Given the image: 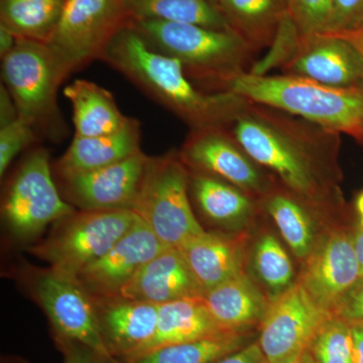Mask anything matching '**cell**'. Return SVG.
Listing matches in <instances>:
<instances>
[{
    "mask_svg": "<svg viewBox=\"0 0 363 363\" xmlns=\"http://www.w3.org/2000/svg\"><path fill=\"white\" fill-rule=\"evenodd\" d=\"M224 128L296 194L322 199L335 180L339 133L248 99Z\"/></svg>",
    "mask_w": 363,
    "mask_h": 363,
    "instance_id": "6da1fadb",
    "label": "cell"
},
{
    "mask_svg": "<svg viewBox=\"0 0 363 363\" xmlns=\"http://www.w3.org/2000/svg\"><path fill=\"white\" fill-rule=\"evenodd\" d=\"M99 60L173 112L191 130L224 128L247 100L233 92L200 90L179 60L152 49L130 23L112 38Z\"/></svg>",
    "mask_w": 363,
    "mask_h": 363,
    "instance_id": "7a4b0ae2",
    "label": "cell"
},
{
    "mask_svg": "<svg viewBox=\"0 0 363 363\" xmlns=\"http://www.w3.org/2000/svg\"><path fill=\"white\" fill-rule=\"evenodd\" d=\"M221 92H233L363 142V87L344 89L298 76L247 72L227 82Z\"/></svg>",
    "mask_w": 363,
    "mask_h": 363,
    "instance_id": "3957f363",
    "label": "cell"
},
{
    "mask_svg": "<svg viewBox=\"0 0 363 363\" xmlns=\"http://www.w3.org/2000/svg\"><path fill=\"white\" fill-rule=\"evenodd\" d=\"M130 25L152 49L179 60L188 77L208 92H221L227 82L252 69L255 52L233 30L156 20Z\"/></svg>",
    "mask_w": 363,
    "mask_h": 363,
    "instance_id": "277c9868",
    "label": "cell"
},
{
    "mask_svg": "<svg viewBox=\"0 0 363 363\" xmlns=\"http://www.w3.org/2000/svg\"><path fill=\"white\" fill-rule=\"evenodd\" d=\"M138 220L130 209L75 210L52 224L49 235L30 252L52 271L75 279L105 255Z\"/></svg>",
    "mask_w": 363,
    "mask_h": 363,
    "instance_id": "5b68a950",
    "label": "cell"
},
{
    "mask_svg": "<svg viewBox=\"0 0 363 363\" xmlns=\"http://www.w3.org/2000/svg\"><path fill=\"white\" fill-rule=\"evenodd\" d=\"M188 167L179 152L150 157L133 211L168 247L205 233L191 206Z\"/></svg>",
    "mask_w": 363,
    "mask_h": 363,
    "instance_id": "8992f818",
    "label": "cell"
},
{
    "mask_svg": "<svg viewBox=\"0 0 363 363\" xmlns=\"http://www.w3.org/2000/svg\"><path fill=\"white\" fill-rule=\"evenodd\" d=\"M68 76L45 43L20 39L13 51L1 59L2 84L13 98L18 117L35 130H45L58 121L57 94Z\"/></svg>",
    "mask_w": 363,
    "mask_h": 363,
    "instance_id": "52a82bcc",
    "label": "cell"
},
{
    "mask_svg": "<svg viewBox=\"0 0 363 363\" xmlns=\"http://www.w3.org/2000/svg\"><path fill=\"white\" fill-rule=\"evenodd\" d=\"M52 180L49 154L33 150L21 162L2 200V218L18 240H32L75 211Z\"/></svg>",
    "mask_w": 363,
    "mask_h": 363,
    "instance_id": "ba28073f",
    "label": "cell"
},
{
    "mask_svg": "<svg viewBox=\"0 0 363 363\" xmlns=\"http://www.w3.org/2000/svg\"><path fill=\"white\" fill-rule=\"evenodd\" d=\"M128 23L123 0H66L48 45L70 75L100 59L112 38Z\"/></svg>",
    "mask_w": 363,
    "mask_h": 363,
    "instance_id": "9c48e42d",
    "label": "cell"
},
{
    "mask_svg": "<svg viewBox=\"0 0 363 363\" xmlns=\"http://www.w3.org/2000/svg\"><path fill=\"white\" fill-rule=\"evenodd\" d=\"M30 290L49 318L54 336L82 344L121 363L112 357L102 337L94 301L75 279L49 267L33 274Z\"/></svg>",
    "mask_w": 363,
    "mask_h": 363,
    "instance_id": "30bf717a",
    "label": "cell"
},
{
    "mask_svg": "<svg viewBox=\"0 0 363 363\" xmlns=\"http://www.w3.org/2000/svg\"><path fill=\"white\" fill-rule=\"evenodd\" d=\"M179 154L189 169L223 179L252 197L274 187L264 168L223 126L191 130Z\"/></svg>",
    "mask_w": 363,
    "mask_h": 363,
    "instance_id": "8fae6325",
    "label": "cell"
},
{
    "mask_svg": "<svg viewBox=\"0 0 363 363\" xmlns=\"http://www.w3.org/2000/svg\"><path fill=\"white\" fill-rule=\"evenodd\" d=\"M333 317L313 300L298 279L272 301L259 325V342L269 363L308 350L322 326Z\"/></svg>",
    "mask_w": 363,
    "mask_h": 363,
    "instance_id": "7c38bea8",
    "label": "cell"
},
{
    "mask_svg": "<svg viewBox=\"0 0 363 363\" xmlns=\"http://www.w3.org/2000/svg\"><path fill=\"white\" fill-rule=\"evenodd\" d=\"M166 247L138 216L130 230L75 279L93 300L118 297L138 271Z\"/></svg>",
    "mask_w": 363,
    "mask_h": 363,
    "instance_id": "4fadbf2b",
    "label": "cell"
},
{
    "mask_svg": "<svg viewBox=\"0 0 363 363\" xmlns=\"http://www.w3.org/2000/svg\"><path fill=\"white\" fill-rule=\"evenodd\" d=\"M281 67L286 75L330 87H363V56L350 40L339 35L317 33L298 40Z\"/></svg>",
    "mask_w": 363,
    "mask_h": 363,
    "instance_id": "5bb4252c",
    "label": "cell"
},
{
    "mask_svg": "<svg viewBox=\"0 0 363 363\" xmlns=\"http://www.w3.org/2000/svg\"><path fill=\"white\" fill-rule=\"evenodd\" d=\"M150 159L140 152L111 166L62 179L67 198L80 210H133Z\"/></svg>",
    "mask_w": 363,
    "mask_h": 363,
    "instance_id": "9a60e30c",
    "label": "cell"
},
{
    "mask_svg": "<svg viewBox=\"0 0 363 363\" xmlns=\"http://www.w3.org/2000/svg\"><path fill=\"white\" fill-rule=\"evenodd\" d=\"M93 301L112 357L121 363L135 359L154 337L160 305L121 297Z\"/></svg>",
    "mask_w": 363,
    "mask_h": 363,
    "instance_id": "2e32d148",
    "label": "cell"
},
{
    "mask_svg": "<svg viewBox=\"0 0 363 363\" xmlns=\"http://www.w3.org/2000/svg\"><path fill=\"white\" fill-rule=\"evenodd\" d=\"M360 277L352 240L345 233H333L312 253L300 281L313 300L332 314L339 298Z\"/></svg>",
    "mask_w": 363,
    "mask_h": 363,
    "instance_id": "e0dca14e",
    "label": "cell"
},
{
    "mask_svg": "<svg viewBox=\"0 0 363 363\" xmlns=\"http://www.w3.org/2000/svg\"><path fill=\"white\" fill-rule=\"evenodd\" d=\"M203 295L180 250L166 247L138 271L118 297L162 305Z\"/></svg>",
    "mask_w": 363,
    "mask_h": 363,
    "instance_id": "ac0fdd59",
    "label": "cell"
},
{
    "mask_svg": "<svg viewBox=\"0 0 363 363\" xmlns=\"http://www.w3.org/2000/svg\"><path fill=\"white\" fill-rule=\"evenodd\" d=\"M142 126L130 118L121 130L108 135L81 138L74 136L70 147L57 162V173L66 179L78 174L104 168L143 152Z\"/></svg>",
    "mask_w": 363,
    "mask_h": 363,
    "instance_id": "d6986e66",
    "label": "cell"
},
{
    "mask_svg": "<svg viewBox=\"0 0 363 363\" xmlns=\"http://www.w3.org/2000/svg\"><path fill=\"white\" fill-rule=\"evenodd\" d=\"M178 250L204 294L243 272L245 247L240 238L205 231Z\"/></svg>",
    "mask_w": 363,
    "mask_h": 363,
    "instance_id": "ffe728a7",
    "label": "cell"
},
{
    "mask_svg": "<svg viewBox=\"0 0 363 363\" xmlns=\"http://www.w3.org/2000/svg\"><path fill=\"white\" fill-rule=\"evenodd\" d=\"M203 298L223 330L240 333L259 326L271 305L245 272L208 291Z\"/></svg>",
    "mask_w": 363,
    "mask_h": 363,
    "instance_id": "44dd1931",
    "label": "cell"
},
{
    "mask_svg": "<svg viewBox=\"0 0 363 363\" xmlns=\"http://www.w3.org/2000/svg\"><path fill=\"white\" fill-rule=\"evenodd\" d=\"M224 331L212 317L203 296L164 303L160 305L154 337L138 357L159 348L197 340Z\"/></svg>",
    "mask_w": 363,
    "mask_h": 363,
    "instance_id": "7402d4cb",
    "label": "cell"
},
{
    "mask_svg": "<svg viewBox=\"0 0 363 363\" xmlns=\"http://www.w3.org/2000/svg\"><path fill=\"white\" fill-rule=\"evenodd\" d=\"M216 7L255 52L272 47L289 16V0H217Z\"/></svg>",
    "mask_w": 363,
    "mask_h": 363,
    "instance_id": "603a6c76",
    "label": "cell"
},
{
    "mask_svg": "<svg viewBox=\"0 0 363 363\" xmlns=\"http://www.w3.org/2000/svg\"><path fill=\"white\" fill-rule=\"evenodd\" d=\"M73 108L75 135L92 138L123 128L130 121L117 106L113 95L91 81H74L64 89Z\"/></svg>",
    "mask_w": 363,
    "mask_h": 363,
    "instance_id": "cb8c5ba5",
    "label": "cell"
},
{
    "mask_svg": "<svg viewBox=\"0 0 363 363\" xmlns=\"http://www.w3.org/2000/svg\"><path fill=\"white\" fill-rule=\"evenodd\" d=\"M189 172V194L210 221L219 225H240L252 214V195L218 177L190 169Z\"/></svg>",
    "mask_w": 363,
    "mask_h": 363,
    "instance_id": "d4e9b609",
    "label": "cell"
},
{
    "mask_svg": "<svg viewBox=\"0 0 363 363\" xmlns=\"http://www.w3.org/2000/svg\"><path fill=\"white\" fill-rule=\"evenodd\" d=\"M66 0H0V25L18 38L48 44Z\"/></svg>",
    "mask_w": 363,
    "mask_h": 363,
    "instance_id": "484cf974",
    "label": "cell"
},
{
    "mask_svg": "<svg viewBox=\"0 0 363 363\" xmlns=\"http://www.w3.org/2000/svg\"><path fill=\"white\" fill-rule=\"evenodd\" d=\"M130 21L156 20L230 30L219 9L208 0H123Z\"/></svg>",
    "mask_w": 363,
    "mask_h": 363,
    "instance_id": "4316f807",
    "label": "cell"
},
{
    "mask_svg": "<svg viewBox=\"0 0 363 363\" xmlns=\"http://www.w3.org/2000/svg\"><path fill=\"white\" fill-rule=\"evenodd\" d=\"M284 188V191L271 189L267 194L266 208L294 253L306 259L311 255L314 243L311 216L302 202L303 196Z\"/></svg>",
    "mask_w": 363,
    "mask_h": 363,
    "instance_id": "83f0119b",
    "label": "cell"
},
{
    "mask_svg": "<svg viewBox=\"0 0 363 363\" xmlns=\"http://www.w3.org/2000/svg\"><path fill=\"white\" fill-rule=\"evenodd\" d=\"M247 333L224 331L159 348L128 363H215L247 346Z\"/></svg>",
    "mask_w": 363,
    "mask_h": 363,
    "instance_id": "f1b7e54d",
    "label": "cell"
},
{
    "mask_svg": "<svg viewBox=\"0 0 363 363\" xmlns=\"http://www.w3.org/2000/svg\"><path fill=\"white\" fill-rule=\"evenodd\" d=\"M253 267L274 300L293 285L295 274L292 262L271 234H266L257 241L253 252Z\"/></svg>",
    "mask_w": 363,
    "mask_h": 363,
    "instance_id": "f546056e",
    "label": "cell"
},
{
    "mask_svg": "<svg viewBox=\"0 0 363 363\" xmlns=\"http://www.w3.org/2000/svg\"><path fill=\"white\" fill-rule=\"evenodd\" d=\"M352 326L332 317L320 328L308 352L316 363H352Z\"/></svg>",
    "mask_w": 363,
    "mask_h": 363,
    "instance_id": "4dcf8cb0",
    "label": "cell"
},
{
    "mask_svg": "<svg viewBox=\"0 0 363 363\" xmlns=\"http://www.w3.org/2000/svg\"><path fill=\"white\" fill-rule=\"evenodd\" d=\"M332 0H289V18L300 39L324 33L330 18Z\"/></svg>",
    "mask_w": 363,
    "mask_h": 363,
    "instance_id": "1f68e13d",
    "label": "cell"
},
{
    "mask_svg": "<svg viewBox=\"0 0 363 363\" xmlns=\"http://www.w3.org/2000/svg\"><path fill=\"white\" fill-rule=\"evenodd\" d=\"M35 140V128L21 117L0 128V176L4 177L13 160Z\"/></svg>",
    "mask_w": 363,
    "mask_h": 363,
    "instance_id": "d6a6232c",
    "label": "cell"
},
{
    "mask_svg": "<svg viewBox=\"0 0 363 363\" xmlns=\"http://www.w3.org/2000/svg\"><path fill=\"white\" fill-rule=\"evenodd\" d=\"M363 28V0H332L330 18L324 33L346 35Z\"/></svg>",
    "mask_w": 363,
    "mask_h": 363,
    "instance_id": "836d02e7",
    "label": "cell"
},
{
    "mask_svg": "<svg viewBox=\"0 0 363 363\" xmlns=\"http://www.w3.org/2000/svg\"><path fill=\"white\" fill-rule=\"evenodd\" d=\"M332 314L351 326H363V277L339 298Z\"/></svg>",
    "mask_w": 363,
    "mask_h": 363,
    "instance_id": "e575fe53",
    "label": "cell"
},
{
    "mask_svg": "<svg viewBox=\"0 0 363 363\" xmlns=\"http://www.w3.org/2000/svg\"><path fill=\"white\" fill-rule=\"evenodd\" d=\"M57 347L63 354V363H116L86 347L82 344L54 336Z\"/></svg>",
    "mask_w": 363,
    "mask_h": 363,
    "instance_id": "d590c367",
    "label": "cell"
},
{
    "mask_svg": "<svg viewBox=\"0 0 363 363\" xmlns=\"http://www.w3.org/2000/svg\"><path fill=\"white\" fill-rule=\"evenodd\" d=\"M215 363H269L259 342L247 344L241 350L221 358Z\"/></svg>",
    "mask_w": 363,
    "mask_h": 363,
    "instance_id": "8d00e7d4",
    "label": "cell"
},
{
    "mask_svg": "<svg viewBox=\"0 0 363 363\" xmlns=\"http://www.w3.org/2000/svg\"><path fill=\"white\" fill-rule=\"evenodd\" d=\"M18 118V111L13 98L6 89V86L1 84L0 87V128L13 123Z\"/></svg>",
    "mask_w": 363,
    "mask_h": 363,
    "instance_id": "74e56055",
    "label": "cell"
},
{
    "mask_svg": "<svg viewBox=\"0 0 363 363\" xmlns=\"http://www.w3.org/2000/svg\"><path fill=\"white\" fill-rule=\"evenodd\" d=\"M18 38L9 28L0 25V57L1 59L13 51L18 42Z\"/></svg>",
    "mask_w": 363,
    "mask_h": 363,
    "instance_id": "f35d334b",
    "label": "cell"
},
{
    "mask_svg": "<svg viewBox=\"0 0 363 363\" xmlns=\"http://www.w3.org/2000/svg\"><path fill=\"white\" fill-rule=\"evenodd\" d=\"M352 363H363V326H352Z\"/></svg>",
    "mask_w": 363,
    "mask_h": 363,
    "instance_id": "ab89813d",
    "label": "cell"
},
{
    "mask_svg": "<svg viewBox=\"0 0 363 363\" xmlns=\"http://www.w3.org/2000/svg\"><path fill=\"white\" fill-rule=\"evenodd\" d=\"M353 247L357 253L360 267V276L363 277V225H360L352 238Z\"/></svg>",
    "mask_w": 363,
    "mask_h": 363,
    "instance_id": "60d3db41",
    "label": "cell"
},
{
    "mask_svg": "<svg viewBox=\"0 0 363 363\" xmlns=\"http://www.w3.org/2000/svg\"><path fill=\"white\" fill-rule=\"evenodd\" d=\"M339 37H342L344 39L350 40L351 44L354 45L358 52L363 56V28L362 30H357V32L350 33V35H339Z\"/></svg>",
    "mask_w": 363,
    "mask_h": 363,
    "instance_id": "b9f144b4",
    "label": "cell"
},
{
    "mask_svg": "<svg viewBox=\"0 0 363 363\" xmlns=\"http://www.w3.org/2000/svg\"><path fill=\"white\" fill-rule=\"evenodd\" d=\"M308 350H303L298 351V352L294 353L291 357L285 358V359L281 360V362L277 363H303L304 360L306 351Z\"/></svg>",
    "mask_w": 363,
    "mask_h": 363,
    "instance_id": "7bdbcfd3",
    "label": "cell"
},
{
    "mask_svg": "<svg viewBox=\"0 0 363 363\" xmlns=\"http://www.w3.org/2000/svg\"><path fill=\"white\" fill-rule=\"evenodd\" d=\"M357 208L360 217V225H363V193L357 198Z\"/></svg>",
    "mask_w": 363,
    "mask_h": 363,
    "instance_id": "ee69618b",
    "label": "cell"
},
{
    "mask_svg": "<svg viewBox=\"0 0 363 363\" xmlns=\"http://www.w3.org/2000/svg\"><path fill=\"white\" fill-rule=\"evenodd\" d=\"M1 363H26V362H23L21 358L18 357H4L2 358Z\"/></svg>",
    "mask_w": 363,
    "mask_h": 363,
    "instance_id": "f6af8a7d",
    "label": "cell"
},
{
    "mask_svg": "<svg viewBox=\"0 0 363 363\" xmlns=\"http://www.w3.org/2000/svg\"><path fill=\"white\" fill-rule=\"evenodd\" d=\"M303 363H316V362H315V360L313 359L311 355H310V353L308 352V350L306 351V354L304 360H303Z\"/></svg>",
    "mask_w": 363,
    "mask_h": 363,
    "instance_id": "bcb514c9",
    "label": "cell"
},
{
    "mask_svg": "<svg viewBox=\"0 0 363 363\" xmlns=\"http://www.w3.org/2000/svg\"><path fill=\"white\" fill-rule=\"evenodd\" d=\"M208 1H210V2H211V4H213L214 6H216L217 0H208Z\"/></svg>",
    "mask_w": 363,
    "mask_h": 363,
    "instance_id": "7dc6e473",
    "label": "cell"
},
{
    "mask_svg": "<svg viewBox=\"0 0 363 363\" xmlns=\"http://www.w3.org/2000/svg\"><path fill=\"white\" fill-rule=\"evenodd\" d=\"M362 143H363V142H362Z\"/></svg>",
    "mask_w": 363,
    "mask_h": 363,
    "instance_id": "c3c4849f",
    "label": "cell"
}]
</instances>
